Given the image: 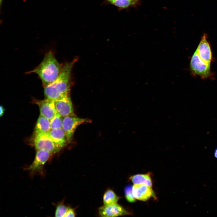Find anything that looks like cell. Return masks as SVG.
I'll return each mask as SVG.
<instances>
[{
	"instance_id": "1",
	"label": "cell",
	"mask_w": 217,
	"mask_h": 217,
	"mask_svg": "<svg viewBox=\"0 0 217 217\" xmlns=\"http://www.w3.org/2000/svg\"><path fill=\"white\" fill-rule=\"evenodd\" d=\"M77 58L66 63L57 78L51 83L44 87L45 99L54 101L70 93L71 72Z\"/></svg>"
},
{
	"instance_id": "2",
	"label": "cell",
	"mask_w": 217,
	"mask_h": 217,
	"mask_svg": "<svg viewBox=\"0 0 217 217\" xmlns=\"http://www.w3.org/2000/svg\"><path fill=\"white\" fill-rule=\"evenodd\" d=\"M63 65L57 60L53 51L50 50L45 54L42 60L37 66L27 73L36 74L44 87L57 78Z\"/></svg>"
},
{
	"instance_id": "3",
	"label": "cell",
	"mask_w": 217,
	"mask_h": 217,
	"mask_svg": "<svg viewBox=\"0 0 217 217\" xmlns=\"http://www.w3.org/2000/svg\"><path fill=\"white\" fill-rule=\"evenodd\" d=\"M52 154L44 150H36L33 161L26 168L31 175H43L45 165Z\"/></svg>"
},
{
	"instance_id": "4",
	"label": "cell",
	"mask_w": 217,
	"mask_h": 217,
	"mask_svg": "<svg viewBox=\"0 0 217 217\" xmlns=\"http://www.w3.org/2000/svg\"><path fill=\"white\" fill-rule=\"evenodd\" d=\"M90 121L87 118H79L73 113L63 117L62 128L64 132L68 142L71 140L75 131L80 125Z\"/></svg>"
},
{
	"instance_id": "5",
	"label": "cell",
	"mask_w": 217,
	"mask_h": 217,
	"mask_svg": "<svg viewBox=\"0 0 217 217\" xmlns=\"http://www.w3.org/2000/svg\"><path fill=\"white\" fill-rule=\"evenodd\" d=\"M190 68L192 72L203 78H206L211 74L210 64L203 61L199 57L196 51L191 58Z\"/></svg>"
},
{
	"instance_id": "6",
	"label": "cell",
	"mask_w": 217,
	"mask_h": 217,
	"mask_svg": "<svg viewBox=\"0 0 217 217\" xmlns=\"http://www.w3.org/2000/svg\"><path fill=\"white\" fill-rule=\"evenodd\" d=\"M33 142L34 146L36 150H45L52 154L60 151L52 140L49 133L33 136Z\"/></svg>"
},
{
	"instance_id": "7",
	"label": "cell",
	"mask_w": 217,
	"mask_h": 217,
	"mask_svg": "<svg viewBox=\"0 0 217 217\" xmlns=\"http://www.w3.org/2000/svg\"><path fill=\"white\" fill-rule=\"evenodd\" d=\"M57 112L64 117L74 113V109L70 93L55 101Z\"/></svg>"
},
{
	"instance_id": "8",
	"label": "cell",
	"mask_w": 217,
	"mask_h": 217,
	"mask_svg": "<svg viewBox=\"0 0 217 217\" xmlns=\"http://www.w3.org/2000/svg\"><path fill=\"white\" fill-rule=\"evenodd\" d=\"M98 213L101 217H117L128 215L129 213L117 203L109 205H103L98 209Z\"/></svg>"
},
{
	"instance_id": "9",
	"label": "cell",
	"mask_w": 217,
	"mask_h": 217,
	"mask_svg": "<svg viewBox=\"0 0 217 217\" xmlns=\"http://www.w3.org/2000/svg\"><path fill=\"white\" fill-rule=\"evenodd\" d=\"M39 106L40 115L50 121L55 115L56 111L55 101L45 99L34 101Z\"/></svg>"
},
{
	"instance_id": "10",
	"label": "cell",
	"mask_w": 217,
	"mask_h": 217,
	"mask_svg": "<svg viewBox=\"0 0 217 217\" xmlns=\"http://www.w3.org/2000/svg\"><path fill=\"white\" fill-rule=\"evenodd\" d=\"M196 50L203 61L210 64L212 58V52L206 34H204L202 36Z\"/></svg>"
},
{
	"instance_id": "11",
	"label": "cell",
	"mask_w": 217,
	"mask_h": 217,
	"mask_svg": "<svg viewBox=\"0 0 217 217\" xmlns=\"http://www.w3.org/2000/svg\"><path fill=\"white\" fill-rule=\"evenodd\" d=\"M132 191L136 199L143 201L147 200L154 194L152 187L143 184H134Z\"/></svg>"
},
{
	"instance_id": "12",
	"label": "cell",
	"mask_w": 217,
	"mask_h": 217,
	"mask_svg": "<svg viewBox=\"0 0 217 217\" xmlns=\"http://www.w3.org/2000/svg\"><path fill=\"white\" fill-rule=\"evenodd\" d=\"M49 135L60 150L65 146L68 142L66 134L62 128L51 130Z\"/></svg>"
},
{
	"instance_id": "13",
	"label": "cell",
	"mask_w": 217,
	"mask_h": 217,
	"mask_svg": "<svg viewBox=\"0 0 217 217\" xmlns=\"http://www.w3.org/2000/svg\"><path fill=\"white\" fill-rule=\"evenodd\" d=\"M51 130L50 121L40 115L34 128L33 136L43 133H49Z\"/></svg>"
},
{
	"instance_id": "14",
	"label": "cell",
	"mask_w": 217,
	"mask_h": 217,
	"mask_svg": "<svg viewBox=\"0 0 217 217\" xmlns=\"http://www.w3.org/2000/svg\"><path fill=\"white\" fill-rule=\"evenodd\" d=\"M134 184H143L152 187V182L149 174H137L129 178Z\"/></svg>"
},
{
	"instance_id": "15",
	"label": "cell",
	"mask_w": 217,
	"mask_h": 217,
	"mask_svg": "<svg viewBox=\"0 0 217 217\" xmlns=\"http://www.w3.org/2000/svg\"><path fill=\"white\" fill-rule=\"evenodd\" d=\"M120 197L112 190L108 189L104 193L103 197V205H109L117 203Z\"/></svg>"
},
{
	"instance_id": "16",
	"label": "cell",
	"mask_w": 217,
	"mask_h": 217,
	"mask_svg": "<svg viewBox=\"0 0 217 217\" xmlns=\"http://www.w3.org/2000/svg\"><path fill=\"white\" fill-rule=\"evenodd\" d=\"M113 5L121 8H125L134 5L138 0H107Z\"/></svg>"
},
{
	"instance_id": "17",
	"label": "cell",
	"mask_w": 217,
	"mask_h": 217,
	"mask_svg": "<svg viewBox=\"0 0 217 217\" xmlns=\"http://www.w3.org/2000/svg\"><path fill=\"white\" fill-rule=\"evenodd\" d=\"M63 117L57 112L55 116L50 121L51 130L62 128Z\"/></svg>"
},
{
	"instance_id": "18",
	"label": "cell",
	"mask_w": 217,
	"mask_h": 217,
	"mask_svg": "<svg viewBox=\"0 0 217 217\" xmlns=\"http://www.w3.org/2000/svg\"><path fill=\"white\" fill-rule=\"evenodd\" d=\"M70 208V207L67 206L62 203H60L56 207L55 216L65 217Z\"/></svg>"
},
{
	"instance_id": "19",
	"label": "cell",
	"mask_w": 217,
	"mask_h": 217,
	"mask_svg": "<svg viewBox=\"0 0 217 217\" xmlns=\"http://www.w3.org/2000/svg\"><path fill=\"white\" fill-rule=\"evenodd\" d=\"M124 192L126 198L129 202L133 203L135 201L136 199L134 197L133 193L132 186H127L125 189Z\"/></svg>"
},
{
	"instance_id": "20",
	"label": "cell",
	"mask_w": 217,
	"mask_h": 217,
	"mask_svg": "<svg viewBox=\"0 0 217 217\" xmlns=\"http://www.w3.org/2000/svg\"><path fill=\"white\" fill-rule=\"evenodd\" d=\"M75 213L74 209L70 207L65 217H74L75 216Z\"/></svg>"
},
{
	"instance_id": "21",
	"label": "cell",
	"mask_w": 217,
	"mask_h": 217,
	"mask_svg": "<svg viewBox=\"0 0 217 217\" xmlns=\"http://www.w3.org/2000/svg\"><path fill=\"white\" fill-rule=\"evenodd\" d=\"M5 110V108L3 107V106L1 105L0 106V116L1 117L3 115Z\"/></svg>"
},
{
	"instance_id": "22",
	"label": "cell",
	"mask_w": 217,
	"mask_h": 217,
	"mask_svg": "<svg viewBox=\"0 0 217 217\" xmlns=\"http://www.w3.org/2000/svg\"><path fill=\"white\" fill-rule=\"evenodd\" d=\"M214 155L215 157L217 158V148L215 150Z\"/></svg>"
},
{
	"instance_id": "23",
	"label": "cell",
	"mask_w": 217,
	"mask_h": 217,
	"mask_svg": "<svg viewBox=\"0 0 217 217\" xmlns=\"http://www.w3.org/2000/svg\"><path fill=\"white\" fill-rule=\"evenodd\" d=\"M2 0H1V2Z\"/></svg>"
}]
</instances>
